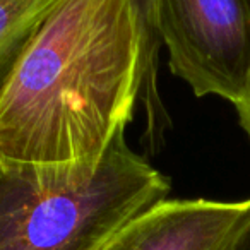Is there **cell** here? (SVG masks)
<instances>
[{"mask_svg":"<svg viewBox=\"0 0 250 250\" xmlns=\"http://www.w3.org/2000/svg\"><path fill=\"white\" fill-rule=\"evenodd\" d=\"M143 83L132 0H62L0 93V158L100 161L132 120Z\"/></svg>","mask_w":250,"mask_h":250,"instance_id":"obj_1","label":"cell"},{"mask_svg":"<svg viewBox=\"0 0 250 250\" xmlns=\"http://www.w3.org/2000/svg\"><path fill=\"white\" fill-rule=\"evenodd\" d=\"M168 194L170 180L130 149L125 132L91 163L0 158V250H101Z\"/></svg>","mask_w":250,"mask_h":250,"instance_id":"obj_2","label":"cell"},{"mask_svg":"<svg viewBox=\"0 0 250 250\" xmlns=\"http://www.w3.org/2000/svg\"><path fill=\"white\" fill-rule=\"evenodd\" d=\"M173 76L197 98L236 104L250 84V0H156Z\"/></svg>","mask_w":250,"mask_h":250,"instance_id":"obj_3","label":"cell"},{"mask_svg":"<svg viewBox=\"0 0 250 250\" xmlns=\"http://www.w3.org/2000/svg\"><path fill=\"white\" fill-rule=\"evenodd\" d=\"M250 223V199H163L127 221L101 250H233Z\"/></svg>","mask_w":250,"mask_h":250,"instance_id":"obj_4","label":"cell"},{"mask_svg":"<svg viewBox=\"0 0 250 250\" xmlns=\"http://www.w3.org/2000/svg\"><path fill=\"white\" fill-rule=\"evenodd\" d=\"M62 0H0V93Z\"/></svg>","mask_w":250,"mask_h":250,"instance_id":"obj_5","label":"cell"},{"mask_svg":"<svg viewBox=\"0 0 250 250\" xmlns=\"http://www.w3.org/2000/svg\"><path fill=\"white\" fill-rule=\"evenodd\" d=\"M141 21L144 40V83L141 101L146 110V141L147 147L158 151L163 144L165 134L170 127V117L160 96L158 87V67L160 50L163 46L158 31L156 0H132Z\"/></svg>","mask_w":250,"mask_h":250,"instance_id":"obj_6","label":"cell"},{"mask_svg":"<svg viewBox=\"0 0 250 250\" xmlns=\"http://www.w3.org/2000/svg\"><path fill=\"white\" fill-rule=\"evenodd\" d=\"M238 115L240 127L243 129V132L247 134V137L250 139V84L247 87V91L243 93V96L240 98V101L236 104H233Z\"/></svg>","mask_w":250,"mask_h":250,"instance_id":"obj_7","label":"cell"},{"mask_svg":"<svg viewBox=\"0 0 250 250\" xmlns=\"http://www.w3.org/2000/svg\"><path fill=\"white\" fill-rule=\"evenodd\" d=\"M233 250H250V223L247 225V228L243 229L242 235H240L238 242H236Z\"/></svg>","mask_w":250,"mask_h":250,"instance_id":"obj_8","label":"cell"}]
</instances>
